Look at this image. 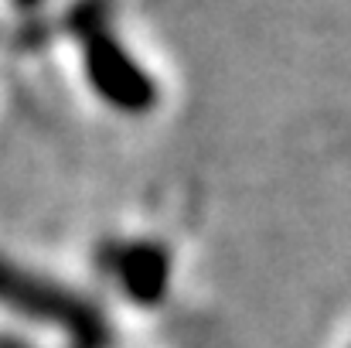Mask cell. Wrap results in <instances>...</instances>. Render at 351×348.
Returning <instances> with one entry per match:
<instances>
[{
	"label": "cell",
	"mask_w": 351,
	"mask_h": 348,
	"mask_svg": "<svg viewBox=\"0 0 351 348\" xmlns=\"http://www.w3.org/2000/svg\"><path fill=\"white\" fill-rule=\"evenodd\" d=\"M0 304L41 325L62 328L79 348H103L110 342V328L93 304L3 259H0Z\"/></svg>",
	"instance_id": "6da1fadb"
},
{
	"label": "cell",
	"mask_w": 351,
	"mask_h": 348,
	"mask_svg": "<svg viewBox=\"0 0 351 348\" xmlns=\"http://www.w3.org/2000/svg\"><path fill=\"white\" fill-rule=\"evenodd\" d=\"M82 38H86V76L103 103L123 113H143L157 103V89L150 76L126 51V45L119 41L113 27H106L103 21L86 24Z\"/></svg>",
	"instance_id": "7a4b0ae2"
},
{
	"label": "cell",
	"mask_w": 351,
	"mask_h": 348,
	"mask_svg": "<svg viewBox=\"0 0 351 348\" xmlns=\"http://www.w3.org/2000/svg\"><path fill=\"white\" fill-rule=\"evenodd\" d=\"M110 270L119 280L123 294L136 304H157L167 294L171 283V256L164 246L147 242V239H133L113 249L110 256Z\"/></svg>",
	"instance_id": "3957f363"
}]
</instances>
